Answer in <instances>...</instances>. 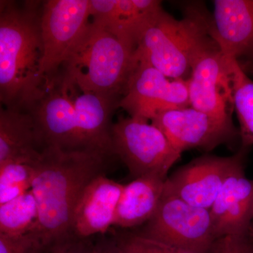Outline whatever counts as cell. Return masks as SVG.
Wrapping results in <instances>:
<instances>
[{
	"instance_id": "cell-23",
	"label": "cell",
	"mask_w": 253,
	"mask_h": 253,
	"mask_svg": "<svg viewBox=\"0 0 253 253\" xmlns=\"http://www.w3.org/2000/svg\"><path fill=\"white\" fill-rule=\"evenodd\" d=\"M246 236H227L217 240L211 253H253Z\"/></svg>"
},
{
	"instance_id": "cell-10",
	"label": "cell",
	"mask_w": 253,
	"mask_h": 253,
	"mask_svg": "<svg viewBox=\"0 0 253 253\" xmlns=\"http://www.w3.org/2000/svg\"><path fill=\"white\" fill-rule=\"evenodd\" d=\"M43 149L87 151L82 138L71 93L58 75L30 110Z\"/></svg>"
},
{
	"instance_id": "cell-1",
	"label": "cell",
	"mask_w": 253,
	"mask_h": 253,
	"mask_svg": "<svg viewBox=\"0 0 253 253\" xmlns=\"http://www.w3.org/2000/svg\"><path fill=\"white\" fill-rule=\"evenodd\" d=\"M111 156L94 151H66L45 148L33 166L31 190L38 210L31 231L41 253L61 249L77 239L73 231L75 209L83 190L104 174Z\"/></svg>"
},
{
	"instance_id": "cell-24",
	"label": "cell",
	"mask_w": 253,
	"mask_h": 253,
	"mask_svg": "<svg viewBox=\"0 0 253 253\" xmlns=\"http://www.w3.org/2000/svg\"><path fill=\"white\" fill-rule=\"evenodd\" d=\"M45 253H99V249L97 241L94 242L91 238H77L61 249Z\"/></svg>"
},
{
	"instance_id": "cell-28",
	"label": "cell",
	"mask_w": 253,
	"mask_h": 253,
	"mask_svg": "<svg viewBox=\"0 0 253 253\" xmlns=\"http://www.w3.org/2000/svg\"></svg>"
},
{
	"instance_id": "cell-8",
	"label": "cell",
	"mask_w": 253,
	"mask_h": 253,
	"mask_svg": "<svg viewBox=\"0 0 253 253\" xmlns=\"http://www.w3.org/2000/svg\"><path fill=\"white\" fill-rule=\"evenodd\" d=\"M189 106L187 80L171 79L156 68L134 60L119 104L130 117L151 121L161 113Z\"/></svg>"
},
{
	"instance_id": "cell-22",
	"label": "cell",
	"mask_w": 253,
	"mask_h": 253,
	"mask_svg": "<svg viewBox=\"0 0 253 253\" xmlns=\"http://www.w3.org/2000/svg\"><path fill=\"white\" fill-rule=\"evenodd\" d=\"M0 253H39L38 244L31 232L17 236L0 234Z\"/></svg>"
},
{
	"instance_id": "cell-15",
	"label": "cell",
	"mask_w": 253,
	"mask_h": 253,
	"mask_svg": "<svg viewBox=\"0 0 253 253\" xmlns=\"http://www.w3.org/2000/svg\"><path fill=\"white\" fill-rule=\"evenodd\" d=\"M209 31L224 54L239 60L253 54V0H215Z\"/></svg>"
},
{
	"instance_id": "cell-20",
	"label": "cell",
	"mask_w": 253,
	"mask_h": 253,
	"mask_svg": "<svg viewBox=\"0 0 253 253\" xmlns=\"http://www.w3.org/2000/svg\"><path fill=\"white\" fill-rule=\"evenodd\" d=\"M34 166L26 163H8L0 166V205L31 190Z\"/></svg>"
},
{
	"instance_id": "cell-13",
	"label": "cell",
	"mask_w": 253,
	"mask_h": 253,
	"mask_svg": "<svg viewBox=\"0 0 253 253\" xmlns=\"http://www.w3.org/2000/svg\"><path fill=\"white\" fill-rule=\"evenodd\" d=\"M124 185L100 174L86 185L75 209L73 231L80 239L104 234L113 226Z\"/></svg>"
},
{
	"instance_id": "cell-21",
	"label": "cell",
	"mask_w": 253,
	"mask_h": 253,
	"mask_svg": "<svg viewBox=\"0 0 253 253\" xmlns=\"http://www.w3.org/2000/svg\"><path fill=\"white\" fill-rule=\"evenodd\" d=\"M113 239L124 253H195L136 233H121Z\"/></svg>"
},
{
	"instance_id": "cell-27",
	"label": "cell",
	"mask_w": 253,
	"mask_h": 253,
	"mask_svg": "<svg viewBox=\"0 0 253 253\" xmlns=\"http://www.w3.org/2000/svg\"><path fill=\"white\" fill-rule=\"evenodd\" d=\"M250 57H253V54H251V56H248V57H246V58H250Z\"/></svg>"
},
{
	"instance_id": "cell-4",
	"label": "cell",
	"mask_w": 253,
	"mask_h": 253,
	"mask_svg": "<svg viewBox=\"0 0 253 253\" xmlns=\"http://www.w3.org/2000/svg\"><path fill=\"white\" fill-rule=\"evenodd\" d=\"M207 15L191 11L176 19L162 9L141 30L134 60L145 63L171 79L188 80L196 59L215 41Z\"/></svg>"
},
{
	"instance_id": "cell-19",
	"label": "cell",
	"mask_w": 253,
	"mask_h": 253,
	"mask_svg": "<svg viewBox=\"0 0 253 253\" xmlns=\"http://www.w3.org/2000/svg\"><path fill=\"white\" fill-rule=\"evenodd\" d=\"M38 219V205L32 190L0 205V234L25 235L35 229Z\"/></svg>"
},
{
	"instance_id": "cell-25",
	"label": "cell",
	"mask_w": 253,
	"mask_h": 253,
	"mask_svg": "<svg viewBox=\"0 0 253 253\" xmlns=\"http://www.w3.org/2000/svg\"><path fill=\"white\" fill-rule=\"evenodd\" d=\"M99 253H124L113 239H101L97 241Z\"/></svg>"
},
{
	"instance_id": "cell-12",
	"label": "cell",
	"mask_w": 253,
	"mask_h": 253,
	"mask_svg": "<svg viewBox=\"0 0 253 253\" xmlns=\"http://www.w3.org/2000/svg\"><path fill=\"white\" fill-rule=\"evenodd\" d=\"M187 82L190 106L214 117L232 121L234 105L226 56L216 42L196 59Z\"/></svg>"
},
{
	"instance_id": "cell-26",
	"label": "cell",
	"mask_w": 253,
	"mask_h": 253,
	"mask_svg": "<svg viewBox=\"0 0 253 253\" xmlns=\"http://www.w3.org/2000/svg\"><path fill=\"white\" fill-rule=\"evenodd\" d=\"M246 59L247 60L244 65L241 64V67L253 73V57L246 58Z\"/></svg>"
},
{
	"instance_id": "cell-16",
	"label": "cell",
	"mask_w": 253,
	"mask_h": 253,
	"mask_svg": "<svg viewBox=\"0 0 253 253\" xmlns=\"http://www.w3.org/2000/svg\"><path fill=\"white\" fill-rule=\"evenodd\" d=\"M42 151L31 113L1 108L0 166L8 163L33 166L41 157Z\"/></svg>"
},
{
	"instance_id": "cell-17",
	"label": "cell",
	"mask_w": 253,
	"mask_h": 253,
	"mask_svg": "<svg viewBox=\"0 0 253 253\" xmlns=\"http://www.w3.org/2000/svg\"><path fill=\"white\" fill-rule=\"evenodd\" d=\"M166 179L157 176H144L124 185L113 226L126 229L147 222L162 199Z\"/></svg>"
},
{
	"instance_id": "cell-14",
	"label": "cell",
	"mask_w": 253,
	"mask_h": 253,
	"mask_svg": "<svg viewBox=\"0 0 253 253\" xmlns=\"http://www.w3.org/2000/svg\"><path fill=\"white\" fill-rule=\"evenodd\" d=\"M210 213L217 240L247 236L253 221V180L245 175L244 168L226 180Z\"/></svg>"
},
{
	"instance_id": "cell-3",
	"label": "cell",
	"mask_w": 253,
	"mask_h": 253,
	"mask_svg": "<svg viewBox=\"0 0 253 253\" xmlns=\"http://www.w3.org/2000/svg\"><path fill=\"white\" fill-rule=\"evenodd\" d=\"M134 45L89 22L59 73L83 91L122 99L134 64Z\"/></svg>"
},
{
	"instance_id": "cell-6",
	"label": "cell",
	"mask_w": 253,
	"mask_h": 253,
	"mask_svg": "<svg viewBox=\"0 0 253 253\" xmlns=\"http://www.w3.org/2000/svg\"><path fill=\"white\" fill-rule=\"evenodd\" d=\"M139 235L195 253H211L217 239L210 210L165 196Z\"/></svg>"
},
{
	"instance_id": "cell-9",
	"label": "cell",
	"mask_w": 253,
	"mask_h": 253,
	"mask_svg": "<svg viewBox=\"0 0 253 253\" xmlns=\"http://www.w3.org/2000/svg\"><path fill=\"white\" fill-rule=\"evenodd\" d=\"M243 151L230 157L204 156L178 169L165 181V196L210 210L226 180L244 167Z\"/></svg>"
},
{
	"instance_id": "cell-7",
	"label": "cell",
	"mask_w": 253,
	"mask_h": 253,
	"mask_svg": "<svg viewBox=\"0 0 253 253\" xmlns=\"http://www.w3.org/2000/svg\"><path fill=\"white\" fill-rule=\"evenodd\" d=\"M90 17L89 0L43 1L42 74L47 85L59 74L63 63L87 27Z\"/></svg>"
},
{
	"instance_id": "cell-2",
	"label": "cell",
	"mask_w": 253,
	"mask_h": 253,
	"mask_svg": "<svg viewBox=\"0 0 253 253\" xmlns=\"http://www.w3.org/2000/svg\"><path fill=\"white\" fill-rule=\"evenodd\" d=\"M43 1H0V101L29 111L47 86L42 74Z\"/></svg>"
},
{
	"instance_id": "cell-18",
	"label": "cell",
	"mask_w": 253,
	"mask_h": 253,
	"mask_svg": "<svg viewBox=\"0 0 253 253\" xmlns=\"http://www.w3.org/2000/svg\"><path fill=\"white\" fill-rule=\"evenodd\" d=\"M226 56L231 98L240 124V136L243 147L246 149L253 146V81L238 59Z\"/></svg>"
},
{
	"instance_id": "cell-11",
	"label": "cell",
	"mask_w": 253,
	"mask_h": 253,
	"mask_svg": "<svg viewBox=\"0 0 253 253\" xmlns=\"http://www.w3.org/2000/svg\"><path fill=\"white\" fill-rule=\"evenodd\" d=\"M151 123L181 154L191 149L211 151L235 139L238 133L232 121L214 117L191 106L161 113Z\"/></svg>"
},
{
	"instance_id": "cell-5",
	"label": "cell",
	"mask_w": 253,
	"mask_h": 253,
	"mask_svg": "<svg viewBox=\"0 0 253 253\" xmlns=\"http://www.w3.org/2000/svg\"><path fill=\"white\" fill-rule=\"evenodd\" d=\"M113 154L135 178L157 176L167 179L168 171L181 153L154 125L140 118H120L111 128Z\"/></svg>"
}]
</instances>
